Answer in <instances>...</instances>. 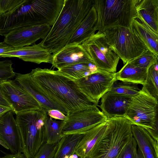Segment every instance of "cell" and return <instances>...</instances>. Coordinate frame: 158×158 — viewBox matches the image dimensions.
<instances>
[{
    "label": "cell",
    "mask_w": 158,
    "mask_h": 158,
    "mask_svg": "<svg viewBox=\"0 0 158 158\" xmlns=\"http://www.w3.org/2000/svg\"><path fill=\"white\" fill-rule=\"evenodd\" d=\"M29 73L40 90L64 108L67 114L97 106L81 91L76 81L63 75L58 70L38 68Z\"/></svg>",
    "instance_id": "cell-1"
},
{
    "label": "cell",
    "mask_w": 158,
    "mask_h": 158,
    "mask_svg": "<svg viewBox=\"0 0 158 158\" xmlns=\"http://www.w3.org/2000/svg\"><path fill=\"white\" fill-rule=\"evenodd\" d=\"M94 6V0H64L62 8L46 37L39 43L54 54L66 46Z\"/></svg>",
    "instance_id": "cell-2"
},
{
    "label": "cell",
    "mask_w": 158,
    "mask_h": 158,
    "mask_svg": "<svg viewBox=\"0 0 158 158\" xmlns=\"http://www.w3.org/2000/svg\"><path fill=\"white\" fill-rule=\"evenodd\" d=\"M97 14L96 30L99 33L116 27L132 29L133 20L138 17L135 0H94Z\"/></svg>",
    "instance_id": "cell-3"
},
{
    "label": "cell",
    "mask_w": 158,
    "mask_h": 158,
    "mask_svg": "<svg viewBox=\"0 0 158 158\" xmlns=\"http://www.w3.org/2000/svg\"><path fill=\"white\" fill-rule=\"evenodd\" d=\"M107 130L90 158H117L132 138V124L124 117L108 118Z\"/></svg>",
    "instance_id": "cell-4"
},
{
    "label": "cell",
    "mask_w": 158,
    "mask_h": 158,
    "mask_svg": "<svg viewBox=\"0 0 158 158\" xmlns=\"http://www.w3.org/2000/svg\"><path fill=\"white\" fill-rule=\"evenodd\" d=\"M47 115L43 108L16 114L23 152L27 158H35L45 142L44 124Z\"/></svg>",
    "instance_id": "cell-5"
},
{
    "label": "cell",
    "mask_w": 158,
    "mask_h": 158,
    "mask_svg": "<svg viewBox=\"0 0 158 158\" xmlns=\"http://www.w3.org/2000/svg\"><path fill=\"white\" fill-rule=\"evenodd\" d=\"M103 33L106 43L124 64L148 50L131 29L116 27L107 29Z\"/></svg>",
    "instance_id": "cell-6"
},
{
    "label": "cell",
    "mask_w": 158,
    "mask_h": 158,
    "mask_svg": "<svg viewBox=\"0 0 158 158\" xmlns=\"http://www.w3.org/2000/svg\"><path fill=\"white\" fill-rule=\"evenodd\" d=\"M158 101L143 86L139 93L133 97L125 118L132 125L146 130L158 127Z\"/></svg>",
    "instance_id": "cell-7"
},
{
    "label": "cell",
    "mask_w": 158,
    "mask_h": 158,
    "mask_svg": "<svg viewBox=\"0 0 158 158\" xmlns=\"http://www.w3.org/2000/svg\"><path fill=\"white\" fill-rule=\"evenodd\" d=\"M81 45L98 70L116 73L120 59L106 43L103 33H95Z\"/></svg>",
    "instance_id": "cell-8"
},
{
    "label": "cell",
    "mask_w": 158,
    "mask_h": 158,
    "mask_svg": "<svg viewBox=\"0 0 158 158\" xmlns=\"http://www.w3.org/2000/svg\"><path fill=\"white\" fill-rule=\"evenodd\" d=\"M66 115L62 131L63 137L84 134L108 119L97 106L69 113Z\"/></svg>",
    "instance_id": "cell-9"
},
{
    "label": "cell",
    "mask_w": 158,
    "mask_h": 158,
    "mask_svg": "<svg viewBox=\"0 0 158 158\" xmlns=\"http://www.w3.org/2000/svg\"><path fill=\"white\" fill-rule=\"evenodd\" d=\"M116 80V73H111L98 70L76 81L81 91L91 102L98 106L100 99L109 91Z\"/></svg>",
    "instance_id": "cell-10"
},
{
    "label": "cell",
    "mask_w": 158,
    "mask_h": 158,
    "mask_svg": "<svg viewBox=\"0 0 158 158\" xmlns=\"http://www.w3.org/2000/svg\"><path fill=\"white\" fill-rule=\"evenodd\" d=\"M0 86L3 95L16 114L42 108L37 100L15 80L4 81L0 83Z\"/></svg>",
    "instance_id": "cell-11"
},
{
    "label": "cell",
    "mask_w": 158,
    "mask_h": 158,
    "mask_svg": "<svg viewBox=\"0 0 158 158\" xmlns=\"http://www.w3.org/2000/svg\"><path fill=\"white\" fill-rule=\"evenodd\" d=\"M51 26L44 24L29 26L12 30L4 36V41L13 47H20L35 44L40 39L47 35Z\"/></svg>",
    "instance_id": "cell-12"
},
{
    "label": "cell",
    "mask_w": 158,
    "mask_h": 158,
    "mask_svg": "<svg viewBox=\"0 0 158 158\" xmlns=\"http://www.w3.org/2000/svg\"><path fill=\"white\" fill-rule=\"evenodd\" d=\"M12 110L0 118V139L7 146L12 154L23 152L19 129Z\"/></svg>",
    "instance_id": "cell-13"
},
{
    "label": "cell",
    "mask_w": 158,
    "mask_h": 158,
    "mask_svg": "<svg viewBox=\"0 0 158 158\" xmlns=\"http://www.w3.org/2000/svg\"><path fill=\"white\" fill-rule=\"evenodd\" d=\"M52 54L39 44L12 49L0 55V57H17L26 62L39 64L42 63L52 64Z\"/></svg>",
    "instance_id": "cell-14"
},
{
    "label": "cell",
    "mask_w": 158,
    "mask_h": 158,
    "mask_svg": "<svg viewBox=\"0 0 158 158\" xmlns=\"http://www.w3.org/2000/svg\"><path fill=\"white\" fill-rule=\"evenodd\" d=\"M15 81L23 89L33 97L46 111L56 109L65 115L67 113L65 110L55 102L38 87L31 77L30 73H16Z\"/></svg>",
    "instance_id": "cell-15"
},
{
    "label": "cell",
    "mask_w": 158,
    "mask_h": 158,
    "mask_svg": "<svg viewBox=\"0 0 158 158\" xmlns=\"http://www.w3.org/2000/svg\"><path fill=\"white\" fill-rule=\"evenodd\" d=\"M85 62H92L81 45H66L52 54V67L58 69L67 65Z\"/></svg>",
    "instance_id": "cell-16"
},
{
    "label": "cell",
    "mask_w": 158,
    "mask_h": 158,
    "mask_svg": "<svg viewBox=\"0 0 158 158\" xmlns=\"http://www.w3.org/2000/svg\"><path fill=\"white\" fill-rule=\"evenodd\" d=\"M132 97L108 91L101 98L98 106L108 118L115 117H125Z\"/></svg>",
    "instance_id": "cell-17"
},
{
    "label": "cell",
    "mask_w": 158,
    "mask_h": 158,
    "mask_svg": "<svg viewBox=\"0 0 158 158\" xmlns=\"http://www.w3.org/2000/svg\"><path fill=\"white\" fill-rule=\"evenodd\" d=\"M108 125L107 121L84 133L77 146L75 153L80 158H90L95 147L105 133Z\"/></svg>",
    "instance_id": "cell-18"
},
{
    "label": "cell",
    "mask_w": 158,
    "mask_h": 158,
    "mask_svg": "<svg viewBox=\"0 0 158 158\" xmlns=\"http://www.w3.org/2000/svg\"><path fill=\"white\" fill-rule=\"evenodd\" d=\"M97 14L94 6L81 22L67 45H81L95 33Z\"/></svg>",
    "instance_id": "cell-19"
},
{
    "label": "cell",
    "mask_w": 158,
    "mask_h": 158,
    "mask_svg": "<svg viewBox=\"0 0 158 158\" xmlns=\"http://www.w3.org/2000/svg\"><path fill=\"white\" fill-rule=\"evenodd\" d=\"M138 18L158 34V0H135Z\"/></svg>",
    "instance_id": "cell-20"
},
{
    "label": "cell",
    "mask_w": 158,
    "mask_h": 158,
    "mask_svg": "<svg viewBox=\"0 0 158 158\" xmlns=\"http://www.w3.org/2000/svg\"><path fill=\"white\" fill-rule=\"evenodd\" d=\"M131 28L148 49L158 56V34L152 30L140 18L133 20Z\"/></svg>",
    "instance_id": "cell-21"
},
{
    "label": "cell",
    "mask_w": 158,
    "mask_h": 158,
    "mask_svg": "<svg viewBox=\"0 0 158 158\" xmlns=\"http://www.w3.org/2000/svg\"><path fill=\"white\" fill-rule=\"evenodd\" d=\"M133 137L143 157L153 154L158 156V141L155 139L143 128L132 125Z\"/></svg>",
    "instance_id": "cell-22"
},
{
    "label": "cell",
    "mask_w": 158,
    "mask_h": 158,
    "mask_svg": "<svg viewBox=\"0 0 158 158\" xmlns=\"http://www.w3.org/2000/svg\"><path fill=\"white\" fill-rule=\"evenodd\" d=\"M148 70L136 67L128 62L116 73L117 80L123 82L141 84L146 83Z\"/></svg>",
    "instance_id": "cell-23"
},
{
    "label": "cell",
    "mask_w": 158,
    "mask_h": 158,
    "mask_svg": "<svg viewBox=\"0 0 158 158\" xmlns=\"http://www.w3.org/2000/svg\"><path fill=\"white\" fill-rule=\"evenodd\" d=\"M58 70L63 75L77 81L97 72L98 69L92 62H85L67 65Z\"/></svg>",
    "instance_id": "cell-24"
},
{
    "label": "cell",
    "mask_w": 158,
    "mask_h": 158,
    "mask_svg": "<svg viewBox=\"0 0 158 158\" xmlns=\"http://www.w3.org/2000/svg\"><path fill=\"white\" fill-rule=\"evenodd\" d=\"M83 134H72L63 136L58 143L57 149L53 158H63L75 153L77 146Z\"/></svg>",
    "instance_id": "cell-25"
},
{
    "label": "cell",
    "mask_w": 158,
    "mask_h": 158,
    "mask_svg": "<svg viewBox=\"0 0 158 158\" xmlns=\"http://www.w3.org/2000/svg\"><path fill=\"white\" fill-rule=\"evenodd\" d=\"M64 121H56L47 115L44 124L45 141L47 143H58L62 138V131Z\"/></svg>",
    "instance_id": "cell-26"
},
{
    "label": "cell",
    "mask_w": 158,
    "mask_h": 158,
    "mask_svg": "<svg viewBox=\"0 0 158 158\" xmlns=\"http://www.w3.org/2000/svg\"><path fill=\"white\" fill-rule=\"evenodd\" d=\"M153 97L158 98V61L148 69L145 84L143 86Z\"/></svg>",
    "instance_id": "cell-27"
},
{
    "label": "cell",
    "mask_w": 158,
    "mask_h": 158,
    "mask_svg": "<svg viewBox=\"0 0 158 158\" xmlns=\"http://www.w3.org/2000/svg\"><path fill=\"white\" fill-rule=\"evenodd\" d=\"M141 89L137 84L116 80L109 91L133 97L138 94Z\"/></svg>",
    "instance_id": "cell-28"
},
{
    "label": "cell",
    "mask_w": 158,
    "mask_h": 158,
    "mask_svg": "<svg viewBox=\"0 0 158 158\" xmlns=\"http://www.w3.org/2000/svg\"><path fill=\"white\" fill-rule=\"evenodd\" d=\"M158 61V56L148 50L144 53L129 62L134 66L147 69Z\"/></svg>",
    "instance_id": "cell-29"
},
{
    "label": "cell",
    "mask_w": 158,
    "mask_h": 158,
    "mask_svg": "<svg viewBox=\"0 0 158 158\" xmlns=\"http://www.w3.org/2000/svg\"><path fill=\"white\" fill-rule=\"evenodd\" d=\"M12 64L10 60L0 61V83L15 77L16 73L14 71Z\"/></svg>",
    "instance_id": "cell-30"
},
{
    "label": "cell",
    "mask_w": 158,
    "mask_h": 158,
    "mask_svg": "<svg viewBox=\"0 0 158 158\" xmlns=\"http://www.w3.org/2000/svg\"><path fill=\"white\" fill-rule=\"evenodd\" d=\"M58 143L49 144L45 142L40 148L35 158H53Z\"/></svg>",
    "instance_id": "cell-31"
},
{
    "label": "cell",
    "mask_w": 158,
    "mask_h": 158,
    "mask_svg": "<svg viewBox=\"0 0 158 158\" xmlns=\"http://www.w3.org/2000/svg\"><path fill=\"white\" fill-rule=\"evenodd\" d=\"M137 143L133 137L117 158H136Z\"/></svg>",
    "instance_id": "cell-32"
},
{
    "label": "cell",
    "mask_w": 158,
    "mask_h": 158,
    "mask_svg": "<svg viewBox=\"0 0 158 158\" xmlns=\"http://www.w3.org/2000/svg\"><path fill=\"white\" fill-rule=\"evenodd\" d=\"M25 1L26 0H0V16L12 11Z\"/></svg>",
    "instance_id": "cell-33"
},
{
    "label": "cell",
    "mask_w": 158,
    "mask_h": 158,
    "mask_svg": "<svg viewBox=\"0 0 158 158\" xmlns=\"http://www.w3.org/2000/svg\"><path fill=\"white\" fill-rule=\"evenodd\" d=\"M46 111L47 115L53 119L64 121L67 118L66 115L59 110L52 109Z\"/></svg>",
    "instance_id": "cell-34"
},
{
    "label": "cell",
    "mask_w": 158,
    "mask_h": 158,
    "mask_svg": "<svg viewBox=\"0 0 158 158\" xmlns=\"http://www.w3.org/2000/svg\"><path fill=\"white\" fill-rule=\"evenodd\" d=\"M14 48L7 44L4 41L0 42V55Z\"/></svg>",
    "instance_id": "cell-35"
},
{
    "label": "cell",
    "mask_w": 158,
    "mask_h": 158,
    "mask_svg": "<svg viewBox=\"0 0 158 158\" xmlns=\"http://www.w3.org/2000/svg\"><path fill=\"white\" fill-rule=\"evenodd\" d=\"M0 105L8 107L11 108V106L8 103L4 98L1 90L0 86Z\"/></svg>",
    "instance_id": "cell-36"
},
{
    "label": "cell",
    "mask_w": 158,
    "mask_h": 158,
    "mask_svg": "<svg viewBox=\"0 0 158 158\" xmlns=\"http://www.w3.org/2000/svg\"><path fill=\"white\" fill-rule=\"evenodd\" d=\"M0 158H27L25 155L21 153L17 154H7Z\"/></svg>",
    "instance_id": "cell-37"
},
{
    "label": "cell",
    "mask_w": 158,
    "mask_h": 158,
    "mask_svg": "<svg viewBox=\"0 0 158 158\" xmlns=\"http://www.w3.org/2000/svg\"><path fill=\"white\" fill-rule=\"evenodd\" d=\"M11 110L10 107L0 105V118L6 112Z\"/></svg>",
    "instance_id": "cell-38"
},
{
    "label": "cell",
    "mask_w": 158,
    "mask_h": 158,
    "mask_svg": "<svg viewBox=\"0 0 158 158\" xmlns=\"http://www.w3.org/2000/svg\"><path fill=\"white\" fill-rule=\"evenodd\" d=\"M136 158H144L143 155L139 148L137 149Z\"/></svg>",
    "instance_id": "cell-39"
},
{
    "label": "cell",
    "mask_w": 158,
    "mask_h": 158,
    "mask_svg": "<svg viewBox=\"0 0 158 158\" xmlns=\"http://www.w3.org/2000/svg\"><path fill=\"white\" fill-rule=\"evenodd\" d=\"M0 144L3 147H4L5 148L8 149H9L7 146L1 139H0Z\"/></svg>",
    "instance_id": "cell-40"
},
{
    "label": "cell",
    "mask_w": 158,
    "mask_h": 158,
    "mask_svg": "<svg viewBox=\"0 0 158 158\" xmlns=\"http://www.w3.org/2000/svg\"><path fill=\"white\" fill-rule=\"evenodd\" d=\"M78 156L76 154H74L69 156V158H78Z\"/></svg>",
    "instance_id": "cell-41"
},
{
    "label": "cell",
    "mask_w": 158,
    "mask_h": 158,
    "mask_svg": "<svg viewBox=\"0 0 158 158\" xmlns=\"http://www.w3.org/2000/svg\"><path fill=\"white\" fill-rule=\"evenodd\" d=\"M63 158H69V156H65Z\"/></svg>",
    "instance_id": "cell-42"
}]
</instances>
